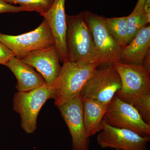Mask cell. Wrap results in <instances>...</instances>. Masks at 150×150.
<instances>
[{"label":"cell","instance_id":"cell-22","mask_svg":"<svg viewBox=\"0 0 150 150\" xmlns=\"http://www.w3.org/2000/svg\"><path fill=\"white\" fill-rule=\"evenodd\" d=\"M141 65L150 73V52L148 53Z\"/></svg>","mask_w":150,"mask_h":150},{"label":"cell","instance_id":"cell-19","mask_svg":"<svg viewBox=\"0 0 150 150\" xmlns=\"http://www.w3.org/2000/svg\"><path fill=\"white\" fill-rule=\"evenodd\" d=\"M28 11V9L21 6H15L7 2L4 0H0V13H18Z\"/></svg>","mask_w":150,"mask_h":150},{"label":"cell","instance_id":"cell-3","mask_svg":"<svg viewBox=\"0 0 150 150\" xmlns=\"http://www.w3.org/2000/svg\"><path fill=\"white\" fill-rule=\"evenodd\" d=\"M55 97L54 87L46 83L30 91L18 92L14 95L13 109L19 114L21 126L26 133L32 134L35 132L41 108L47 100L54 99Z\"/></svg>","mask_w":150,"mask_h":150},{"label":"cell","instance_id":"cell-1","mask_svg":"<svg viewBox=\"0 0 150 150\" xmlns=\"http://www.w3.org/2000/svg\"><path fill=\"white\" fill-rule=\"evenodd\" d=\"M66 18L69 61L82 65L98 62L92 35L86 20L85 11L76 15H67Z\"/></svg>","mask_w":150,"mask_h":150},{"label":"cell","instance_id":"cell-2","mask_svg":"<svg viewBox=\"0 0 150 150\" xmlns=\"http://www.w3.org/2000/svg\"><path fill=\"white\" fill-rule=\"evenodd\" d=\"M99 66L97 62L85 65L69 60L64 62L54 85V103L56 107L80 94L86 82Z\"/></svg>","mask_w":150,"mask_h":150},{"label":"cell","instance_id":"cell-15","mask_svg":"<svg viewBox=\"0 0 150 150\" xmlns=\"http://www.w3.org/2000/svg\"><path fill=\"white\" fill-rule=\"evenodd\" d=\"M108 106L89 98H83L84 123L89 138L101 131L100 123Z\"/></svg>","mask_w":150,"mask_h":150},{"label":"cell","instance_id":"cell-18","mask_svg":"<svg viewBox=\"0 0 150 150\" xmlns=\"http://www.w3.org/2000/svg\"><path fill=\"white\" fill-rule=\"evenodd\" d=\"M10 4H18L29 11L37 12L40 15L49 10L55 0H4Z\"/></svg>","mask_w":150,"mask_h":150},{"label":"cell","instance_id":"cell-21","mask_svg":"<svg viewBox=\"0 0 150 150\" xmlns=\"http://www.w3.org/2000/svg\"><path fill=\"white\" fill-rule=\"evenodd\" d=\"M146 0H138L137 4L135 6L133 12L131 13L132 14H137L143 11L144 5Z\"/></svg>","mask_w":150,"mask_h":150},{"label":"cell","instance_id":"cell-6","mask_svg":"<svg viewBox=\"0 0 150 150\" xmlns=\"http://www.w3.org/2000/svg\"><path fill=\"white\" fill-rule=\"evenodd\" d=\"M85 11L86 20L93 38L99 66L120 62L122 49L107 29L104 17L89 11Z\"/></svg>","mask_w":150,"mask_h":150},{"label":"cell","instance_id":"cell-12","mask_svg":"<svg viewBox=\"0 0 150 150\" xmlns=\"http://www.w3.org/2000/svg\"><path fill=\"white\" fill-rule=\"evenodd\" d=\"M65 5V0H55L49 10L41 15L48 23L59 53L60 62L63 63L69 60Z\"/></svg>","mask_w":150,"mask_h":150},{"label":"cell","instance_id":"cell-17","mask_svg":"<svg viewBox=\"0 0 150 150\" xmlns=\"http://www.w3.org/2000/svg\"><path fill=\"white\" fill-rule=\"evenodd\" d=\"M150 22V13H146L144 10L137 14L131 13L127 21L129 43ZM128 43V44H129Z\"/></svg>","mask_w":150,"mask_h":150},{"label":"cell","instance_id":"cell-8","mask_svg":"<svg viewBox=\"0 0 150 150\" xmlns=\"http://www.w3.org/2000/svg\"><path fill=\"white\" fill-rule=\"evenodd\" d=\"M120 75L121 88L116 96L123 101L150 94V77L148 71L142 65L114 63Z\"/></svg>","mask_w":150,"mask_h":150},{"label":"cell","instance_id":"cell-5","mask_svg":"<svg viewBox=\"0 0 150 150\" xmlns=\"http://www.w3.org/2000/svg\"><path fill=\"white\" fill-rule=\"evenodd\" d=\"M0 42L10 49L15 57L21 60L33 51L55 45L45 19L36 29L21 35H6L0 33Z\"/></svg>","mask_w":150,"mask_h":150},{"label":"cell","instance_id":"cell-16","mask_svg":"<svg viewBox=\"0 0 150 150\" xmlns=\"http://www.w3.org/2000/svg\"><path fill=\"white\" fill-rule=\"evenodd\" d=\"M128 16L122 17H104L108 31L122 49L129 43L127 21Z\"/></svg>","mask_w":150,"mask_h":150},{"label":"cell","instance_id":"cell-13","mask_svg":"<svg viewBox=\"0 0 150 150\" xmlns=\"http://www.w3.org/2000/svg\"><path fill=\"white\" fill-rule=\"evenodd\" d=\"M5 66L16 77L17 83L16 88L18 92L29 91L45 83L42 76L35 72L32 67L15 56L12 57Z\"/></svg>","mask_w":150,"mask_h":150},{"label":"cell","instance_id":"cell-14","mask_svg":"<svg viewBox=\"0 0 150 150\" xmlns=\"http://www.w3.org/2000/svg\"><path fill=\"white\" fill-rule=\"evenodd\" d=\"M150 26L141 30L132 41L122 49L120 62L129 64L142 65L150 52Z\"/></svg>","mask_w":150,"mask_h":150},{"label":"cell","instance_id":"cell-20","mask_svg":"<svg viewBox=\"0 0 150 150\" xmlns=\"http://www.w3.org/2000/svg\"><path fill=\"white\" fill-rule=\"evenodd\" d=\"M13 56H15L12 51L0 42V64L5 66L7 62Z\"/></svg>","mask_w":150,"mask_h":150},{"label":"cell","instance_id":"cell-23","mask_svg":"<svg viewBox=\"0 0 150 150\" xmlns=\"http://www.w3.org/2000/svg\"><path fill=\"white\" fill-rule=\"evenodd\" d=\"M143 10L146 13H150V0H146Z\"/></svg>","mask_w":150,"mask_h":150},{"label":"cell","instance_id":"cell-7","mask_svg":"<svg viewBox=\"0 0 150 150\" xmlns=\"http://www.w3.org/2000/svg\"><path fill=\"white\" fill-rule=\"evenodd\" d=\"M102 120L112 127L128 129L142 136H150V124L143 120L133 106L115 95L108 106Z\"/></svg>","mask_w":150,"mask_h":150},{"label":"cell","instance_id":"cell-4","mask_svg":"<svg viewBox=\"0 0 150 150\" xmlns=\"http://www.w3.org/2000/svg\"><path fill=\"white\" fill-rule=\"evenodd\" d=\"M121 88L120 75L113 64L95 71L86 82L81 92L82 98L108 105Z\"/></svg>","mask_w":150,"mask_h":150},{"label":"cell","instance_id":"cell-9","mask_svg":"<svg viewBox=\"0 0 150 150\" xmlns=\"http://www.w3.org/2000/svg\"><path fill=\"white\" fill-rule=\"evenodd\" d=\"M57 108L69 130L72 150H89V138L84 123L83 98L81 94Z\"/></svg>","mask_w":150,"mask_h":150},{"label":"cell","instance_id":"cell-11","mask_svg":"<svg viewBox=\"0 0 150 150\" xmlns=\"http://www.w3.org/2000/svg\"><path fill=\"white\" fill-rule=\"evenodd\" d=\"M21 60L35 68L47 84L54 86L62 68L56 45L33 51Z\"/></svg>","mask_w":150,"mask_h":150},{"label":"cell","instance_id":"cell-10","mask_svg":"<svg viewBox=\"0 0 150 150\" xmlns=\"http://www.w3.org/2000/svg\"><path fill=\"white\" fill-rule=\"evenodd\" d=\"M101 131L97 136L98 144L103 149L116 150H147V144L150 136L142 137L128 129L109 126L102 120Z\"/></svg>","mask_w":150,"mask_h":150}]
</instances>
